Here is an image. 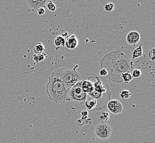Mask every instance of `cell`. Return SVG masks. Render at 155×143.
Masks as SVG:
<instances>
[{"label": "cell", "mask_w": 155, "mask_h": 143, "mask_svg": "<svg viewBox=\"0 0 155 143\" xmlns=\"http://www.w3.org/2000/svg\"><path fill=\"white\" fill-rule=\"evenodd\" d=\"M94 131L97 137L101 140H105L110 137L112 129L107 123L102 122L96 125Z\"/></svg>", "instance_id": "obj_6"}, {"label": "cell", "mask_w": 155, "mask_h": 143, "mask_svg": "<svg viewBox=\"0 0 155 143\" xmlns=\"http://www.w3.org/2000/svg\"><path fill=\"white\" fill-rule=\"evenodd\" d=\"M81 115L82 116V117H86L88 115V111L86 110H83L81 112Z\"/></svg>", "instance_id": "obj_27"}, {"label": "cell", "mask_w": 155, "mask_h": 143, "mask_svg": "<svg viewBox=\"0 0 155 143\" xmlns=\"http://www.w3.org/2000/svg\"><path fill=\"white\" fill-rule=\"evenodd\" d=\"M82 81L78 82L72 87L69 91L71 101L81 104H84L87 98V94L84 92L81 88Z\"/></svg>", "instance_id": "obj_5"}, {"label": "cell", "mask_w": 155, "mask_h": 143, "mask_svg": "<svg viewBox=\"0 0 155 143\" xmlns=\"http://www.w3.org/2000/svg\"><path fill=\"white\" fill-rule=\"evenodd\" d=\"M69 91V90L62 81L52 73L46 87V92L49 99L58 104L71 101Z\"/></svg>", "instance_id": "obj_2"}, {"label": "cell", "mask_w": 155, "mask_h": 143, "mask_svg": "<svg viewBox=\"0 0 155 143\" xmlns=\"http://www.w3.org/2000/svg\"><path fill=\"white\" fill-rule=\"evenodd\" d=\"M37 12H38V14L39 15H44V14L45 13V12H46L45 8H44V7L40 8L39 9H38V10H37Z\"/></svg>", "instance_id": "obj_26"}, {"label": "cell", "mask_w": 155, "mask_h": 143, "mask_svg": "<svg viewBox=\"0 0 155 143\" xmlns=\"http://www.w3.org/2000/svg\"><path fill=\"white\" fill-rule=\"evenodd\" d=\"M45 50V46L41 42H38L33 49L34 54H36V55L42 54V53H44Z\"/></svg>", "instance_id": "obj_14"}, {"label": "cell", "mask_w": 155, "mask_h": 143, "mask_svg": "<svg viewBox=\"0 0 155 143\" xmlns=\"http://www.w3.org/2000/svg\"><path fill=\"white\" fill-rule=\"evenodd\" d=\"M48 1V0H27L26 2L31 9L38 10L40 8H44Z\"/></svg>", "instance_id": "obj_10"}, {"label": "cell", "mask_w": 155, "mask_h": 143, "mask_svg": "<svg viewBox=\"0 0 155 143\" xmlns=\"http://www.w3.org/2000/svg\"><path fill=\"white\" fill-rule=\"evenodd\" d=\"M84 105L88 110H94L96 107L97 102L95 99L87 95V99L85 101Z\"/></svg>", "instance_id": "obj_13"}, {"label": "cell", "mask_w": 155, "mask_h": 143, "mask_svg": "<svg viewBox=\"0 0 155 143\" xmlns=\"http://www.w3.org/2000/svg\"><path fill=\"white\" fill-rule=\"evenodd\" d=\"M78 45V40L74 34L68 36L66 40L65 46L68 49L74 50Z\"/></svg>", "instance_id": "obj_11"}, {"label": "cell", "mask_w": 155, "mask_h": 143, "mask_svg": "<svg viewBox=\"0 0 155 143\" xmlns=\"http://www.w3.org/2000/svg\"><path fill=\"white\" fill-rule=\"evenodd\" d=\"M107 108L109 111L114 115H118L123 111V105L118 100H110L107 105Z\"/></svg>", "instance_id": "obj_8"}, {"label": "cell", "mask_w": 155, "mask_h": 143, "mask_svg": "<svg viewBox=\"0 0 155 143\" xmlns=\"http://www.w3.org/2000/svg\"><path fill=\"white\" fill-rule=\"evenodd\" d=\"M47 57V55L45 53L40 54H34L33 55V59L34 61L36 63L41 62L45 60V58Z\"/></svg>", "instance_id": "obj_17"}, {"label": "cell", "mask_w": 155, "mask_h": 143, "mask_svg": "<svg viewBox=\"0 0 155 143\" xmlns=\"http://www.w3.org/2000/svg\"><path fill=\"white\" fill-rule=\"evenodd\" d=\"M87 95L94 99H95L96 101L97 105L94 111H99L107 108V105L110 100V96L112 95V93L110 89L108 90L104 94L98 93L94 90L93 92Z\"/></svg>", "instance_id": "obj_4"}, {"label": "cell", "mask_w": 155, "mask_h": 143, "mask_svg": "<svg viewBox=\"0 0 155 143\" xmlns=\"http://www.w3.org/2000/svg\"><path fill=\"white\" fill-rule=\"evenodd\" d=\"M92 79H91L90 78H89V79L93 82L94 88V90L96 92L100 94H104L108 90H110V88L107 83H106V81L104 83L103 79H102L101 78L97 76L95 78H94V77H92Z\"/></svg>", "instance_id": "obj_7"}, {"label": "cell", "mask_w": 155, "mask_h": 143, "mask_svg": "<svg viewBox=\"0 0 155 143\" xmlns=\"http://www.w3.org/2000/svg\"><path fill=\"white\" fill-rule=\"evenodd\" d=\"M141 71L139 69H134L132 71L131 75L133 78H138L141 76Z\"/></svg>", "instance_id": "obj_23"}, {"label": "cell", "mask_w": 155, "mask_h": 143, "mask_svg": "<svg viewBox=\"0 0 155 143\" xmlns=\"http://www.w3.org/2000/svg\"><path fill=\"white\" fill-rule=\"evenodd\" d=\"M54 45L57 47L64 46L65 42H66V39L62 35L57 36L54 39Z\"/></svg>", "instance_id": "obj_15"}, {"label": "cell", "mask_w": 155, "mask_h": 143, "mask_svg": "<svg viewBox=\"0 0 155 143\" xmlns=\"http://www.w3.org/2000/svg\"><path fill=\"white\" fill-rule=\"evenodd\" d=\"M110 117V114L108 112H104L102 113L101 116H100V119L102 121V122H106L109 119Z\"/></svg>", "instance_id": "obj_21"}, {"label": "cell", "mask_w": 155, "mask_h": 143, "mask_svg": "<svg viewBox=\"0 0 155 143\" xmlns=\"http://www.w3.org/2000/svg\"><path fill=\"white\" fill-rule=\"evenodd\" d=\"M99 74L102 77H107L108 75L107 71L104 68H101Z\"/></svg>", "instance_id": "obj_25"}, {"label": "cell", "mask_w": 155, "mask_h": 143, "mask_svg": "<svg viewBox=\"0 0 155 143\" xmlns=\"http://www.w3.org/2000/svg\"><path fill=\"white\" fill-rule=\"evenodd\" d=\"M155 48H153L149 52V57L151 60H152L153 61L155 60Z\"/></svg>", "instance_id": "obj_24"}, {"label": "cell", "mask_w": 155, "mask_h": 143, "mask_svg": "<svg viewBox=\"0 0 155 143\" xmlns=\"http://www.w3.org/2000/svg\"><path fill=\"white\" fill-rule=\"evenodd\" d=\"M78 65L75 66L73 69H66L63 68L58 69L52 72L60 80L62 81L69 90L75 84L82 81L81 75L77 71Z\"/></svg>", "instance_id": "obj_3"}, {"label": "cell", "mask_w": 155, "mask_h": 143, "mask_svg": "<svg viewBox=\"0 0 155 143\" xmlns=\"http://www.w3.org/2000/svg\"><path fill=\"white\" fill-rule=\"evenodd\" d=\"M46 6H47L48 9L51 12L55 11L56 10V8H57L55 4L53 3L52 1H48V2L46 3Z\"/></svg>", "instance_id": "obj_20"}, {"label": "cell", "mask_w": 155, "mask_h": 143, "mask_svg": "<svg viewBox=\"0 0 155 143\" xmlns=\"http://www.w3.org/2000/svg\"><path fill=\"white\" fill-rule=\"evenodd\" d=\"M143 55V48H142V45H139V47L136 48L134 51L132 53V58L135 59L139 58L140 57L142 56Z\"/></svg>", "instance_id": "obj_16"}, {"label": "cell", "mask_w": 155, "mask_h": 143, "mask_svg": "<svg viewBox=\"0 0 155 143\" xmlns=\"http://www.w3.org/2000/svg\"><path fill=\"white\" fill-rule=\"evenodd\" d=\"M123 83H124L125 84H128L133 79V77L131 75L130 72H125L122 75Z\"/></svg>", "instance_id": "obj_18"}, {"label": "cell", "mask_w": 155, "mask_h": 143, "mask_svg": "<svg viewBox=\"0 0 155 143\" xmlns=\"http://www.w3.org/2000/svg\"><path fill=\"white\" fill-rule=\"evenodd\" d=\"M119 95L122 99H128L131 96V94L128 90H123L120 91Z\"/></svg>", "instance_id": "obj_19"}, {"label": "cell", "mask_w": 155, "mask_h": 143, "mask_svg": "<svg viewBox=\"0 0 155 143\" xmlns=\"http://www.w3.org/2000/svg\"><path fill=\"white\" fill-rule=\"evenodd\" d=\"M140 34L135 30L129 32L126 37V41L129 45H136L140 42Z\"/></svg>", "instance_id": "obj_9"}, {"label": "cell", "mask_w": 155, "mask_h": 143, "mask_svg": "<svg viewBox=\"0 0 155 143\" xmlns=\"http://www.w3.org/2000/svg\"><path fill=\"white\" fill-rule=\"evenodd\" d=\"M115 5L114 3H107L104 6V10L107 12H110L114 11Z\"/></svg>", "instance_id": "obj_22"}, {"label": "cell", "mask_w": 155, "mask_h": 143, "mask_svg": "<svg viewBox=\"0 0 155 143\" xmlns=\"http://www.w3.org/2000/svg\"><path fill=\"white\" fill-rule=\"evenodd\" d=\"M101 68L107 71L106 77L117 83H122V75L133 70V62L120 50L106 54L100 61Z\"/></svg>", "instance_id": "obj_1"}, {"label": "cell", "mask_w": 155, "mask_h": 143, "mask_svg": "<svg viewBox=\"0 0 155 143\" xmlns=\"http://www.w3.org/2000/svg\"><path fill=\"white\" fill-rule=\"evenodd\" d=\"M81 88L84 92L87 94H89L90 93L93 92L94 90L93 82L89 79L82 81Z\"/></svg>", "instance_id": "obj_12"}]
</instances>
